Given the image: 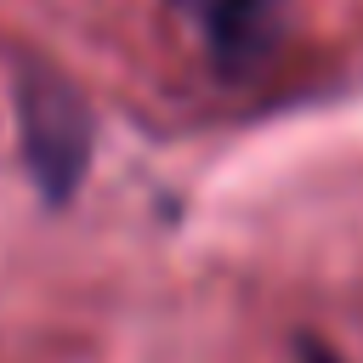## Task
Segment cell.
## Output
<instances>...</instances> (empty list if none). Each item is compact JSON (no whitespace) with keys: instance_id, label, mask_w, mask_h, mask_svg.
<instances>
[{"instance_id":"obj_1","label":"cell","mask_w":363,"mask_h":363,"mask_svg":"<svg viewBox=\"0 0 363 363\" xmlns=\"http://www.w3.org/2000/svg\"><path fill=\"white\" fill-rule=\"evenodd\" d=\"M17 130H23V164L34 176V187L51 204H68L91 170V147H96V125L85 96L45 62H23L17 68Z\"/></svg>"},{"instance_id":"obj_2","label":"cell","mask_w":363,"mask_h":363,"mask_svg":"<svg viewBox=\"0 0 363 363\" xmlns=\"http://www.w3.org/2000/svg\"><path fill=\"white\" fill-rule=\"evenodd\" d=\"M176 6H187L199 17V28H204L210 51L221 57V68H244L267 40V28H261L267 0H176Z\"/></svg>"},{"instance_id":"obj_3","label":"cell","mask_w":363,"mask_h":363,"mask_svg":"<svg viewBox=\"0 0 363 363\" xmlns=\"http://www.w3.org/2000/svg\"><path fill=\"white\" fill-rule=\"evenodd\" d=\"M301 363H340V357H335L323 340H301Z\"/></svg>"}]
</instances>
